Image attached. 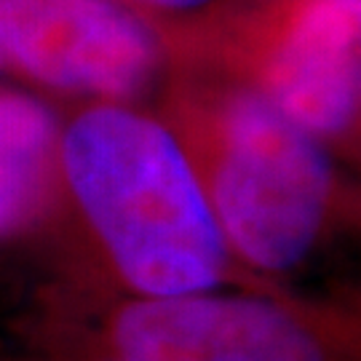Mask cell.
<instances>
[{
	"label": "cell",
	"mask_w": 361,
	"mask_h": 361,
	"mask_svg": "<svg viewBox=\"0 0 361 361\" xmlns=\"http://www.w3.org/2000/svg\"><path fill=\"white\" fill-rule=\"evenodd\" d=\"M62 121L25 91L0 89V241L25 235L62 201Z\"/></svg>",
	"instance_id": "8992f818"
},
{
	"label": "cell",
	"mask_w": 361,
	"mask_h": 361,
	"mask_svg": "<svg viewBox=\"0 0 361 361\" xmlns=\"http://www.w3.org/2000/svg\"><path fill=\"white\" fill-rule=\"evenodd\" d=\"M169 56L153 19L118 0H0V59L43 89L134 104Z\"/></svg>",
	"instance_id": "5b68a950"
},
{
	"label": "cell",
	"mask_w": 361,
	"mask_h": 361,
	"mask_svg": "<svg viewBox=\"0 0 361 361\" xmlns=\"http://www.w3.org/2000/svg\"><path fill=\"white\" fill-rule=\"evenodd\" d=\"M123 6H129L140 13H166V16H190V13H201L204 8H212L217 0H118Z\"/></svg>",
	"instance_id": "52a82bcc"
},
{
	"label": "cell",
	"mask_w": 361,
	"mask_h": 361,
	"mask_svg": "<svg viewBox=\"0 0 361 361\" xmlns=\"http://www.w3.org/2000/svg\"><path fill=\"white\" fill-rule=\"evenodd\" d=\"M0 361H361L359 308L292 289L116 295L54 281L0 337Z\"/></svg>",
	"instance_id": "7a4b0ae2"
},
{
	"label": "cell",
	"mask_w": 361,
	"mask_h": 361,
	"mask_svg": "<svg viewBox=\"0 0 361 361\" xmlns=\"http://www.w3.org/2000/svg\"><path fill=\"white\" fill-rule=\"evenodd\" d=\"M158 116L190 158L233 257L268 284L305 265L337 212L329 147L222 78L177 86Z\"/></svg>",
	"instance_id": "3957f363"
},
{
	"label": "cell",
	"mask_w": 361,
	"mask_h": 361,
	"mask_svg": "<svg viewBox=\"0 0 361 361\" xmlns=\"http://www.w3.org/2000/svg\"><path fill=\"white\" fill-rule=\"evenodd\" d=\"M0 67H3V59H0Z\"/></svg>",
	"instance_id": "ba28073f"
},
{
	"label": "cell",
	"mask_w": 361,
	"mask_h": 361,
	"mask_svg": "<svg viewBox=\"0 0 361 361\" xmlns=\"http://www.w3.org/2000/svg\"><path fill=\"white\" fill-rule=\"evenodd\" d=\"M219 78L259 94L326 147L361 116V0H273L219 22L207 40Z\"/></svg>",
	"instance_id": "277c9868"
},
{
	"label": "cell",
	"mask_w": 361,
	"mask_h": 361,
	"mask_svg": "<svg viewBox=\"0 0 361 361\" xmlns=\"http://www.w3.org/2000/svg\"><path fill=\"white\" fill-rule=\"evenodd\" d=\"M59 171L62 198L89 238L67 284L142 297L286 289L233 257L190 158L161 116L86 102L62 121Z\"/></svg>",
	"instance_id": "6da1fadb"
}]
</instances>
